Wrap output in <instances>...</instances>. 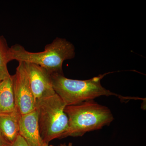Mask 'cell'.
Segmentation results:
<instances>
[{"label":"cell","mask_w":146,"mask_h":146,"mask_svg":"<svg viewBox=\"0 0 146 146\" xmlns=\"http://www.w3.org/2000/svg\"><path fill=\"white\" fill-rule=\"evenodd\" d=\"M75 56V48L73 44L65 38L56 37L45 46L41 52L28 51L22 45L15 44L10 47L9 61L33 63L41 66L51 75L63 74L64 61L72 59Z\"/></svg>","instance_id":"obj_1"},{"label":"cell","mask_w":146,"mask_h":146,"mask_svg":"<svg viewBox=\"0 0 146 146\" xmlns=\"http://www.w3.org/2000/svg\"><path fill=\"white\" fill-rule=\"evenodd\" d=\"M68 119V129L60 139L68 136L81 137L86 132L109 126L114 119L111 110L94 100L65 106Z\"/></svg>","instance_id":"obj_2"},{"label":"cell","mask_w":146,"mask_h":146,"mask_svg":"<svg viewBox=\"0 0 146 146\" xmlns=\"http://www.w3.org/2000/svg\"><path fill=\"white\" fill-rule=\"evenodd\" d=\"M105 73L86 80H78L67 78L63 74L51 75L52 86L56 94L64 102L65 106L75 105L96 98L115 96L121 101L131 100L111 92L102 86L101 80L108 74Z\"/></svg>","instance_id":"obj_3"},{"label":"cell","mask_w":146,"mask_h":146,"mask_svg":"<svg viewBox=\"0 0 146 146\" xmlns=\"http://www.w3.org/2000/svg\"><path fill=\"white\" fill-rule=\"evenodd\" d=\"M65 106L56 94L36 102L39 132L44 143L48 144L54 139H60L68 129Z\"/></svg>","instance_id":"obj_4"},{"label":"cell","mask_w":146,"mask_h":146,"mask_svg":"<svg viewBox=\"0 0 146 146\" xmlns=\"http://www.w3.org/2000/svg\"><path fill=\"white\" fill-rule=\"evenodd\" d=\"M12 78L16 106L21 115L35 110L36 101L30 86L24 63L19 62L16 73Z\"/></svg>","instance_id":"obj_5"},{"label":"cell","mask_w":146,"mask_h":146,"mask_svg":"<svg viewBox=\"0 0 146 146\" xmlns=\"http://www.w3.org/2000/svg\"><path fill=\"white\" fill-rule=\"evenodd\" d=\"M24 64L36 103L56 94L52 86L51 76L46 69L33 63Z\"/></svg>","instance_id":"obj_6"},{"label":"cell","mask_w":146,"mask_h":146,"mask_svg":"<svg viewBox=\"0 0 146 146\" xmlns=\"http://www.w3.org/2000/svg\"><path fill=\"white\" fill-rule=\"evenodd\" d=\"M19 135L30 146H43L44 143L39 132L38 114L36 110L21 115Z\"/></svg>","instance_id":"obj_7"},{"label":"cell","mask_w":146,"mask_h":146,"mask_svg":"<svg viewBox=\"0 0 146 146\" xmlns=\"http://www.w3.org/2000/svg\"><path fill=\"white\" fill-rule=\"evenodd\" d=\"M21 115L16 107L10 113L0 114V133L11 143L19 135Z\"/></svg>","instance_id":"obj_8"},{"label":"cell","mask_w":146,"mask_h":146,"mask_svg":"<svg viewBox=\"0 0 146 146\" xmlns=\"http://www.w3.org/2000/svg\"><path fill=\"white\" fill-rule=\"evenodd\" d=\"M12 76L0 80V114L13 112L16 108Z\"/></svg>","instance_id":"obj_9"},{"label":"cell","mask_w":146,"mask_h":146,"mask_svg":"<svg viewBox=\"0 0 146 146\" xmlns=\"http://www.w3.org/2000/svg\"><path fill=\"white\" fill-rule=\"evenodd\" d=\"M9 48L5 37L0 35V80L11 76L7 68V64L10 62L9 58Z\"/></svg>","instance_id":"obj_10"},{"label":"cell","mask_w":146,"mask_h":146,"mask_svg":"<svg viewBox=\"0 0 146 146\" xmlns=\"http://www.w3.org/2000/svg\"><path fill=\"white\" fill-rule=\"evenodd\" d=\"M10 146H30L22 136L19 135Z\"/></svg>","instance_id":"obj_11"},{"label":"cell","mask_w":146,"mask_h":146,"mask_svg":"<svg viewBox=\"0 0 146 146\" xmlns=\"http://www.w3.org/2000/svg\"><path fill=\"white\" fill-rule=\"evenodd\" d=\"M11 143L9 142L0 133V146H10Z\"/></svg>","instance_id":"obj_12"},{"label":"cell","mask_w":146,"mask_h":146,"mask_svg":"<svg viewBox=\"0 0 146 146\" xmlns=\"http://www.w3.org/2000/svg\"><path fill=\"white\" fill-rule=\"evenodd\" d=\"M58 146H73L72 143H69L68 144L63 143L60 144V145Z\"/></svg>","instance_id":"obj_13"},{"label":"cell","mask_w":146,"mask_h":146,"mask_svg":"<svg viewBox=\"0 0 146 146\" xmlns=\"http://www.w3.org/2000/svg\"><path fill=\"white\" fill-rule=\"evenodd\" d=\"M43 146H48V144L46 143H44V145Z\"/></svg>","instance_id":"obj_14"},{"label":"cell","mask_w":146,"mask_h":146,"mask_svg":"<svg viewBox=\"0 0 146 146\" xmlns=\"http://www.w3.org/2000/svg\"><path fill=\"white\" fill-rule=\"evenodd\" d=\"M48 146H54L53 145H48Z\"/></svg>","instance_id":"obj_15"}]
</instances>
